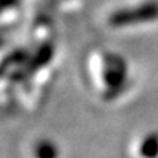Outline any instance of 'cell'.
I'll return each mask as SVG.
<instances>
[{
  "label": "cell",
  "instance_id": "6da1fadb",
  "mask_svg": "<svg viewBox=\"0 0 158 158\" xmlns=\"http://www.w3.org/2000/svg\"><path fill=\"white\" fill-rule=\"evenodd\" d=\"M155 19H158V2L149 0L132 9H120L113 12L108 18V23L111 27H126L152 22Z\"/></svg>",
  "mask_w": 158,
  "mask_h": 158
},
{
  "label": "cell",
  "instance_id": "7a4b0ae2",
  "mask_svg": "<svg viewBox=\"0 0 158 158\" xmlns=\"http://www.w3.org/2000/svg\"><path fill=\"white\" fill-rule=\"evenodd\" d=\"M126 63L117 54H107L106 57V69H104V81L107 84L111 95L118 94L126 81Z\"/></svg>",
  "mask_w": 158,
  "mask_h": 158
},
{
  "label": "cell",
  "instance_id": "3957f363",
  "mask_svg": "<svg viewBox=\"0 0 158 158\" xmlns=\"http://www.w3.org/2000/svg\"><path fill=\"white\" fill-rule=\"evenodd\" d=\"M53 54H54V48H53V45H51L50 43L44 44L38 50V53L35 54L34 59L29 62V66H28L29 70H37V69H40L41 66L47 64V63L53 59Z\"/></svg>",
  "mask_w": 158,
  "mask_h": 158
},
{
  "label": "cell",
  "instance_id": "277c9868",
  "mask_svg": "<svg viewBox=\"0 0 158 158\" xmlns=\"http://www.w3.org/2000/svg\"><path fill=\"white\" fill-rule=\"evenodd\" d=\"M139 152L143 158H157L158 157V135L151 133L148 135L141 143Z\"/></svg>",
  "mask_w": 158,
  "mask_h": 158
},
{
  "label": "cell",
  "instance_id": "5b68a950",
  "mask_svg": "<svg viewBox=\"0 0 158 158\" xmlns=\"http://www.w3.org/2000/svg\"><path fill=\"white\" fill-rule=\"evenodd\" d=\"M35 157L37 158H57L59 157V149L57 147L48 139H43L35 145Z\"/></svg>",
  "mask_w": 158,
  "mask_h": 158
},
{
  "label": "cell",
  "instance_id": "8992f818",
  "mask_svg": "<svg viewBox=\"0 0 158 158\" xmlns=\"http://www.w3.org/2000/svg\"><path fill=\"white\" fill-rule=\"evenodd\" d=\"M16 0H2V6L3 7H10V5H15Z\"/></svg>",
  "mask_w": 158,
  "mask_h": 158
}]
</instances>
